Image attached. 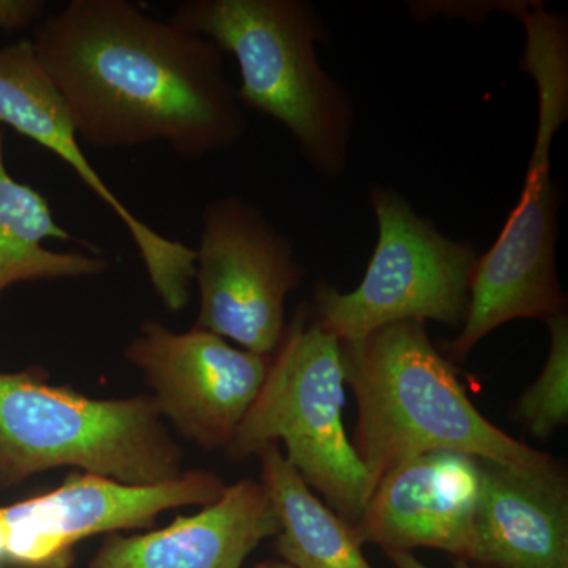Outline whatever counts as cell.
Masks as SVG:
<instances>
[{
    "label": "cell",
    "instance_id": "1",
    "mask_svg": "<svg viewBox=\"0 0 568 568\" xmlns=\"http://www.w3.org/2000/svg\"><path fill=\"white\" fill-rule=\"evenodd\" d=\"M37 61L78 138L99 149L163 141L183 160L244 138L237 89L213 41L130 0H70L33 28Z\"/></svg>",
    "mask_w": 568,
    "mask_h": 568
},
{
    "label": "cell",
    "instance_id": "2",
    "mask_svg": "<svg viewBox=\"0 0 568 568\" xmlns=\"http://www.w3.org/2000/svg\"><path fill=\"white\" fill-rule=\"evenodd\" d=\"M346 386L357 403L351 443L376 485L396 466L457 452L515 469H541L552 458L487 420L466 395L425 324L405 321L339 343Z\"/></svg>",
    "mask_w": 568,
    "mask_h": 568
},
{
    "label": "cell",
    "instance_id": "3",
    "mask_svg": "<svg viewBox=\"0 0 568 568\" xmlns=\"http://www.w3.org/2000/svg\"><path fill=\"white\" fill-rule=\"evenodd\" d=\"M511 13L525 26L521 67L537 85L536 144L518 204L495 245L478 257L465 324L447 346L457 361L510 321L547 324L567 313L556 268L558 193L551 181L552 140L568 118L567 21L541 2H517Z\"/></svg>",
    "mask_w": 568,
    "mask_h": 568
},
{
    "label": "cell",
    "instance_id": "4",
    "mask_svg": "<svg viewBox=\"0 0 568 568\" xmlns=\"http://www.w3.org/2000/svg\"><path fill=\"white\" fill-rule=\"evenodd\" d=\"M171 22L239 63L241 104L282 123L317 173H345L354 108L317 61L323 20L304 0H185Z\"/></svg>",
    "mask_w": 568,
    "mask_h": 568
},
{
    "label": "cell",
    "instance_id": "5",
    "mask_svg": "<svg viewBox=\"0 0 568 568\" xmlns=\"http://www.w3.org/2000/svg\"><path fill=\"white\" fill-rule=\"evenodd\" d=\"M182 459L152 395L95 399L40 369L0 373V489L55 467L153 487L181 477Z\"/></svg>",
    "mask_w": 568,
    "mask_h": 568
},
{
    "label": "cell",
    "instance_id": "6",
    "mask_svg": "<svg viewBox=\"0 0 568 568\" xmlns=\"http://www.w3.org/2000/svg\"><path fill=\"white\" fill-rule=\"evenodd\" d=\"M345 387L338 339L317 325L312 310L302 308L284 331L264 386L226 450L246 458L283 440L287 463L353 528L373 485L343 425Z\"/></svg>",
    "mask_w": 568,
    "mask_h": 568
},
{
    "label": "cell",
    "instance_id": "7",
    "mask_svg": "<svg viewBox=\"0 0 568 568\" xmlns=\"http://www.w3.org/2000/svg\"><path fill=\"white\" fill-rule=\"evenodd\" d=\"M369 201L379 239L364 280L351 293L317 284V325L343 343L405 321L465 324L476 248L439 233L394 189L373 186Z\"/></svg>",
    "mask_w": 568,
    "mask_h": 568
},
{
    "label": "cell",
    "instance_id": "8",
    "mask_svg": "<svg viewBox=\"0 0 568 568\" xmlns=\"http://www.w3.org/2000/svg\"><path fill=\"white\" fill-rule=\"evenodd\" d=\"M194 252L200 290L194 327L250 353L274 355L286 331L287 295L305 276L293 241L260 207L230 194L205 205Z\"/></svg>",
    "mask_w": 568,
    "mask_h": 568
},
{
    "label": "cell",
    "instance_id": "9",
    "mask_svg": "<svg viewBox=\"0 0 568 568\" xmlns=\"http://www.w3.org/2000/svg\"><path fill=\"white\" fill-rule=\"evenodd\" d=\"M224 488L207 470H186L153 487L70 473L51 491L0 507V567L70 568L85 538L151 528L171 508L211 506Z\"/></svg>",
    "mask_w": 568,
    "mask_h": 568
},
{
    "label": "cell",
    "instance_id": "10",
    "mask_svg": "<svg viewBox=\"0 0 568 568\" xmlns=\"http://www.w3.org/2000/svg\"><path fill=\"white\" fill-rule=\"evenodd\" d=\"M164 420L204 450L227 448L267 376L271 357L194 327L173 332L145 321L125 347Z\"/></svg>",
    "mask_w": 568,
    "mask_h": 568
},
{
    "label": "cell",
    "instance_id": "11",
    "mask_svg": "<svg viewBox=\"0 0 568 568\" xmlns=\"http://www.w3.org/2000/svg\"><path fill=\"white\" fill-rule=\"evenodd\" d=\"M0 125L10 126L69 164L121 220L162 304L173 313L185 310L196 272V252L138 219L100 178L82 151L69 111L37 61L29 39L0 48Z\"/></svg>",
    "mask_w": 568,
    "mask_h": 568
},
{
    "label": "cell",
    "instance_id": "12",
    "mask_svg": "<svg viewBox=\"0 0 568 568\" xmlns=\"http://www.w3.org/2000/svg\"><path fill=\"white\" fill-rule=\"evenodd\" d=\"M480 495V459L433 452L396 466L353 526L358 544L384 551L436 548L469 562Z\"/></svg>",
    "mask_w": 568,
    "mask_h": 568
},
{
    "label": "cell",
    "instance_id": "13",
    "mask_svg": "<svg viewBox=\"0 0 568 568\" xmlns=\"http://www.w3.org/2000/svg\"><path fill=\"white\" fill-rule=\"evenodd\" d=\"M469 566L568 568V485L552 462L515 469L480 459V495Z\"/></svg>",
    "mask_w": 568,
    "mask_h": 568
},
{
    "label": "cell",
    "instance_id": "14",
    "mask_svg": "<svg viewBox=\"0 0 568 568\" xmlns=\"http://www.w3.org/2000/svg\"><path fill=\"white\" fill-rule=\"evenodd\" d=\"M280 518L261 481L241 480L193 517L168 528L110 534L89 568H242L265 538L280 534Z\"/></svg>",
    "mask_w": 568,
    "mask_h": 568
},
{
    "label": "cell",
    "instance_id": "15",
    "mask_svg": "<svg viewBox=\"0 0 568 568\" xmlns=\"http://www.w3.org/2000/svg\"><path fill=\"white\" fill-rule=\"evenodd\" d=\"M3 145L6 133L0 129V295L18 283L108 272L110 263L102 253L54 252L44 246L47 241H81L55 222L43 194L11 178Z\"/></svg>",
    "mask_w": 568,
    "mask_h": 568
},
{
    "label": "cell",
    "instance_id": "16",
    "mask_svg": "<svg viewBox=\"0 0 568 568\" xmlns=\"http://www.w3.org/2000/svg\"><path fill=\"white\" fill-rule=\"evenodd\" d=\"M263 480L280 518L276 555L297 568H373L353 529L313 495L278 444L261 452Z\"/></svg>",
    "mask_w": 568,
    "mask_h": 568
},
{
    "label": "cell",
    "instance_id": "17",
    "mask_svg": "<svg viewBox=\"0 0 568 568\" xmlns=\"http://www.w3.org/2000/svg\"><path fill=\"white\" fill-rule=\"evenodd\" d=\"M547 364L519 399L517 417L530 435L549 439L568 420V317H552Z\"/></svg>",
    "mask_w": 568,
    "mask_h": 568
},
{
    "label": "cell",
    "instance_id": "18",
    "mask_svg": "<svg viewBox=\"0 0 568 568\" xmlns=\"http://www.w3.org/2000/svg\"><path fill=\"white\" fill-rule=\"evenodd\" d=\"M47 17L43 0H0V29L21 31L37 24Z\"/></svg>",
    "mask_w": 568,
    "mask_h": 568
},
{
    "label": "cell",
    "instance_id": "19",
    "mask_svg": "<svg viewBox=\"0 0 568 568\" xmlns=\"http://www.w3.org/2000/svg\"><path fill=\"white\" fill-rule=\"evenodd\" d=\"M395 568H429L410 551H384ZM454 568H473L466 560H458Z\"/></svg>",
    "mask_w": 568,
    "mask_h": 568
},
{
    "label": "cell",
    "instance_id": "20",
    "mask_svg": "<svg viewBox=\"0 0 568 568\" xmlns=\"http://www.w3.org/2000/svg\"><path fill=\"white\" fill-rule=\"evenodd\" d=\"M253 568H297L294 566H291V564L284 562V560L280 559H271V560H263V562L256 564Z\"/></svg>",
    "mask_w": 568,
    "mask_h": 568
}]
</instances>
